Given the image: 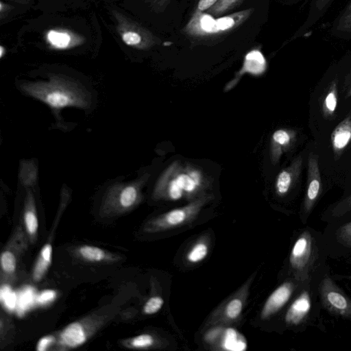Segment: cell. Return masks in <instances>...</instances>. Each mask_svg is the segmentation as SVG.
I'll return each mask as SVG.
<instances>
[{
  "instance_id": "obj_1",
  "label": "cell",
  "mask_w": 351,
  "mask_h": 351,
  "mask_svg": "<svg viewBox=\"0 0 351 351\" xmlns=\"http://www.w3.org/2000/svg\"><path fill=\"white\" fill-rule=\"evenodd\" d=\"M209 182L204 172L195 166L180 161L171 163L161 173L153 191L156 199L192 201L204 195Z\"/></svg>"
},
{
  "instance_id": "obj_2",
  "label": "cell",
  "mask_w": 351,
  "mask_h": 351,
  "mask_svg": "<svg viewBox=\"0 0 351 351\" xmlns=\"http://www.w3.org/2000/svg\"><path fill=\"white\" fill-rule=\"evenodd\" d=\"M21 90L54 110L65 107L88 108L90 95L80 84L60 75H50L47 81L25 82Z\"/></svg>"
},
{
  "instance_id": "obj_3",
  "label": "cell",
  "mask_w": 351,
  "mask_h": 351,
  "mask_svg": "<svg viewBox=\"0 0 351 351\" xmlns=\"http://www.w3.org/2000/svg\"><path fill=\"white\" fill-rule=\"evenodd\" d=\"M253 12L254 8H248L215 19L207 12L195 10L184 27L183 34L194 42L206 43L238 28Z\"/></svg>"
},
{
  "instance_id": "obj_4",
  "label": "cell",
  "mask_w": 351,
  "mask_h": 351,
  "mask_svg": "<svg viewBox=\"0 0 351 351\" xmlns=\"http://www.w3.org/2000/svg\"><path fill=\"white\" fill-rule=\"evenodd\" d=\"M150 175L145 173L139 179L128 183H116L108 187L101 203L105 214H120L137 206L142 199V189Z\"/></svg>"
},
{
  "instance_id": "obj_5",
  "label": "cell",
  "mask_w": 351,
  "mask_h": 351,
  "mask_svg": "<svg viewBox=\"0 0 351 351\" xmlns=\"http://www.w3.org/2000/svg\"><path fill=\"white\" fill-rule=\"evenodd\" d=\"M214 198L204 193L188 204L171 210L147 221L143 228L147 233H156L176 228L193 221L204 206Z\"/></svg>"
},
{
  "instance_id": "obj_6",
  "label": "cell",
  "mask_w": 351,
  "mask_h": 351,
  "mask_svg": "<svg viewBox=\"0 0 351 351\" xmlns=\"http://www.w3.org/2000/svg\"><path fill=\"white\" fill-rule=\"evenodd\" d=\"M317 258L316 241L309 230H304L295 240L289 255V265L295 280L300 282L309 280Z\"/></svg>"
},
{
  "instance_id": "obj_7",
  "label": "cell",
  "mask_w": 351,
  "mask_h": 351,
  "mask_svg": "<svg viewBox=\"0 0 351 351\" xmlns=\"http://www.w3.org/2000/svg\"><path fill=\"white\" fill-rule=\"evenodd\" d=\"M116 20V29L122 41L135 49L147 50L160 45L161 40L152 32L117 10L112 11Z\"/></svg>"
},
{
  "instance_id": "obj_8",
  "label": "cell",
  "mask_w": 351,
  "mask_h": 351,
  "mask_svg": "<svg viewBox=\"0 0 351 351\" xmlns=\"http://www.w3.org/2000/svg\"><path fill=\"white\" fill-rule=\"evenodd\" d=\"M319 295L323 306L330 313L351 319V298L346 295L328 276L319 285Z\"/></svg>"
},
{
  "instance_id": "obj_9",
  "label": "cell",
  "mask_w": 351,
  "mask_h": 351,
  "mask_svg": "<svg viewBox=\"0 0 351 351\" xmlns=\"http://www.w3.org/2000/svg\"><path fill=\"white\" fill-rule=\"evenodd\" d=\"M306 189L302 204V211L306 217L317 202L322 188L319 165V156L311 152L308 156Z\"/></svg>"
},
{
  "instance_id": "obj_10",
  "label": "cell",
  "mask_w": 351,
  "mask_h": 351,
  "mask_svg": "<svg viewBox=\"0 0 351 351\" xmlns=\"http://www.w3.org/2000/svg\"><path fill=\"white\" fill-rule=\"evenodd\" d=\"M313 295L306 287L294 299L286 311L285 322L289 326L305 324L313 311Z\"/></svg>"
},
{
  "instance_id": "obj_11",
  "label": "cell",
  "mask_w": 351,
  "mask_h": 351,
  "mask_svg": "<svg viewBox=\"0 0 351 351\" xmlns=\"http://www.w3.org/2000/svg\"><path fill=\"white\" fill-rule=\"evenodd\" d=\"M296 286L291 280L278 286L268 297L261 312L262 319H266L279 311L292 296Z\"/></svg>"
},
{
  "instance_id": "obj_12",
  "label": "cell",
  "mask_w": 351,
  "mask_h": 351,
  "mask_svg": "<svg viewBox=\"0 0 351 351\" xmlns=\"http://www.w3.org/2000/svg\"><path fill=\"white\" fill-rule=\"evenodd\" d=\"M250 286L249 280L223 305V308L219 310V313H215L212 323H229L237 319L243 311Z\"/></svg>"
},
{
  "instance_id": "obj_13",
  "label": "cell",
  "mask_w": 351,
  "mask_h": 351,
  "mask_svg": "<svg viewBox=\"0 0 351 351\" xmlns=\"http://www.w3.org/2000/svg\"><path fill=\"white\" fill-rule=\"evenodd\" d=\"M303 167V156L298 155L286 168L282 169L276 176L275 182L276 193L285 196L298 182Z\"/></svg>"
},
{
  "instance_id": "obj_14",
  "label": "cell",
  "mask_w": 351,
  "mask_h": 351,
  "mask_svg": "<svg viewBox=\"0 0 351 351\" xmlns=\"http://www.w3.org/2000/svg\"><path fill=\"white\" fill-rule=\"evenodd\" d=\"M267 69V62L263 54L258 51H252L247 53L245 58L243 66L235 74L234 77L228 82L223 88L224 92H229L240 82L245 73L258 76L265 73Z\"/></svg>"
},
{
  "instance_id": "obj_15",
  "label": "cell",
  "mask_w": 351,
  "mask_h": 351,
  "mask_svg": "<svg viewBox=\"0 0 351 351\" xmlns=\"http://www.w3.org/2000/svg\"><path fill=\"white\" fill-rule=\"evenodd\" d=\"M45 40L52 49L67 50L82 45L85 38L68 29L53 28L46 32Z\"/></svg>"
},
{
  "instance_id": "obj_16",
  "label": "cell",
  "mask_w": 351,
  "mask_h": 351,
  "mask_svg": "<svg viewBox=\"0 0 351 351\" xmlns=\"http://www.w3.org/2000/svg\"><path fill=\"white\" fill-rule=\"evenodd\" d=\"M89 332L82 322H75L63 328L58 336V349L69 350L84 343L88 337Z\"/></svg>"
},
{
  "instance_id": "obj_17",
  "label": "cell",
  "mask_w": 351,
  "mask_h": 351,
  "mask_svg": "<svg viewBox=\"0 0 351 351\" xmlns=\"http://www.w3.org/2000/svg\"><path fill=\"white\" fill-rule=\"evenodd\" d=\"M297 132L290 128H280L275 130L270 140L269 156L271 162L277 164L282 155L287 152L295 143Z\"/></svg>"
},
{
  "instance_id": "obj_18",
  "label": "cell",
  "mask_w": 351,
  "mask_h": 351,
  "mask_svg": "<svg viewBox=\"0 0 351 351\" xmlns=\"http://www.w3.org/2000/svg\"><path fill=\"white\" fill-rule=\"evenodd\" d=\"M334 159L337 160L351 143V113L333 130L330 136Z\"/></svg>"
},
{
  "instance_id": "obj_19",
  "label": "cell",
  "mask_w": 351,
  "mask_h": 351,
  "mask_svg": "<svg viewBox=\"0 0 351 351\" xmlns=\"http://www.w3.org/2000/svg\"><path fill=\"white\" fill-rule=\"evenodd\" d=\"M27 189L23 209V221L25 230L32 243L34 242L38 228V217L33 193L29 187Z\"/></svg>"
},
{
  "instance_id": "obj_20",
  "label": "cell",
  "mask_w": 351,
  "mask_h": 351,
  "mask_svg": "<svg viewBox=\"0 0 351 351\" xmlns=\"http://www.w3.org/2000/svg\"><path fill=\"white\" fill-rule=\"evenodd\" d=\"M338 101L337 80H332L322 97L321 109L326 119H332L335 117Z\"/></svg>"
},
{
  "instance_id": "obj_21",
  "label": "cell",
  "mask_w": 351,
  "mask_h": 351,
  "mask_svg": "<svg viewBox=\"0 0 351 351\" xmlns=\"http://www.w3.org/2000/svg\"><path fill=\"white\" fill-rule=\"evenodd\" d=\"M52 259V246L45 243L41 248L33 267L32 278L35 282L40 281L46 274Z\"/></svg>"
},
{
  "instance_id": "obj_22",
  "label": "cell",
  "mask_w": 351,
  "mask_h": 351,
  "mask_svg": "<svg viewBox=\"0 0 351 351\" xmlns=\"http://www.w3.org/2000/svg\"><path fill=\"white\" fill-rule=\"evenodd\" d=\"M20 180L25 188L33 186L37 178V167L32 161H23L20 168Z\"/></svg>"
},
{
  "instance_id": "obj_23",
  "label": "cell",
  "mask_w": 351,
  "mask_h": 351,
  "mask_svg": "<svg viewBox=\"0 0 351 351\" xmlns=\"http://www.w3.org/2000/svg\"><path fill=\"white\" fill-rule=\"evenodd\" d=\"M78 252L84 259L90 262H100L110 258L109 254L96 246L82 245Z\"/></svg>"
},
{
  "instance_id": "obj_24",
  "label": "cell",
  "mask_w": 351,
  "mask_h": 351,
  "mask_svg": "<svg viewBox=\"0 0 351 351\" xmlns=\"http://www.w3.org/2000/svg\"><path fill=\"white\" fill-rule=\"evenodd\" d=\"M244 0H218L213 6L208 9L207 13L212 16L224 14L240 5Z\"/></svg>"
},
{
  "instance_id": "obj_25",
  "label": "cell",
  "mask_w": 351,
  "mask_h": 351,
  "mask_svg": "<svg viewBox=\"0 0 351 351\" xmlns=\"http://www.w3.org/2000/svg\"><path fill=\"white\" fill-rule=\"evenodd\" d=\"M208 252V245L205 241L197 242L186 254V260L191 263H197L203 261Z\"/></svg>"
},
{
  "instance_id": "obj_26",
  "label": "cell",
  "mask_w": 351,
  "mask_h": 351,
  "mask_svg": "<svg viewBox=\"0 0 351 351\" xmlns=\"http://www.w3.org/2000/svg\"><path fill=\"white\" fill-rule=\"evenodd\" d=\"M155 343L154 337L149 334H141L125 341V346L136 348H148Z\"/></svg>"
},
{
  "instance_id": "obj_27",
  "label": "cell",
  "mask_w": 351,
  "mask_h": 351,
  "mask_svg": "<svg viewBox=\"0 0 351 351\" xmlns=\"http://www.w3.org/2000/svg\"><path fill=\"white\" fill-rule=\"evenodd\" d=\"M1 267L2 271L8 275L13 274L16 268V258L10 250H3L1 254Z\"/></svg>"
},
{
  "instance_id": "obj_28",
  "label": "cell",
  "mask_w": 351,
  "mask_h": 351,
  "mask_svg": "<svg viewBox=\"0 0 351 351\" xmlns=\"http://www.w3.org/2000/svg\"><path fill=\"white\" fill-rule=\"evenodd\" d=\"M164 300L158 295L150 298L143 306V313L147 315L156 313L162 306Z\"/></svg>"
},
{
  "instance_id": "obj_29",
  "label": "cell",
  "mask_w": 351,
  "mask_h": 351,
  "mask_svg": "<svg viewBox=\"0 0 351 351\" xmlns=\"http://www.w3.org/2000/svg\"><path fill=\"white\" fill-rule=\"evenodd\" d=\"M337 27L341 32H351V3L340 17Z\"/></svg>"
},
{
  "instance_id": "obj_30",
  "label": "cell",
  "mask_w": 351,
  "mask_h": 351,
  "mask_svg": "<svg viewBox=\"0 0 351 351\" xmlns=\"http://www.w3.org/2000/svg\"><path fill=\"white\" fill-rule=\"evenodd\" d=\"M351 210V194L340 201L332 209L334 217H341Z\"/></svg>"
},
{
  "instance_id": "obj_31",
  "label": "cell",
  "mask_w": 351,
  "mask_h": 351,
  "mask_svg": "<svg viewBox=\"0 0 351 351\" xmlns=\"http://www.w3.org/2000/svg\"><path fill=\"white\" fill-rule=\"evenodd\" d=\"M337 239L343 245L351 246V221L343 224L339 228Z\"/></svg>"
},
{
  "instance_id": "obj_32",
  "label": "cell",
  "mask_w": 351,
  "mask_h": 351,
  "mask_svg": "<svg viewBox=\"0 0 351 351\" xmlns=\"http://www.w3.org/2000/svg\"><path fill=\"white\" fill-rule=\"evenodd\" d=\"M56 297V292L54 290L47 289L40 293L37 297V302L40 305H45L53 302Z\"/></svg>"
},
{
  "instance_id": "obj_33",
  "label": "cell",
  "mask_w": 351,
  "mask_h": 351,
  "mask_svg": "<svg viewBox=\"0 0 351 351\" xmlns=\"http://www.w3.org/2000/svg\"><path fill=\"white\" fill-rule=\"evenodd\" d=\"M56 341V338L53 335H47L40 338L36 346V349L38 351H45L52 346Z\"/></svg>"
},
{
  "instance_id": "obj_34",
  "label": "cell",
  "mask_w": 351,
  "mask_h": 351,
  "mask_svg": "<svg viewBox=\"0 0 351 351\" xmlns=\"http://www.w3.org/2000/svg\"><path fill=\"white\" fill-rule=\"evenodd\" d=\"M171 0H147L153 10L162 12L168 7Z\"/></svg>"
},
{
  "instance_id": "obj_35",
  "label": "cell",
  "mask_w": 351,
  "mask_h": 351,
  "mask_svg": "<svg viewBox=\"0 0 351 351\" xmlns=\"http://www.w3.org/2000/svg\"><path fill=\"white\" fill-rule=\"evenodd\" d=\"M16 301V297L15 293L10 291L1 302L8 309L12 310L15 306Z\"/></svg>"
},
{
  "instance_id": "obj_36",
  "label": "cell",
  "mask_w": 351,
  "mask_h": 351,
  "mask_svg": "<svg viewBox=\"0 0 351 351\" xmlns=\"http://www.w3.org/2000/svg\"><path fill=\"white\" fill-rule=\"evenodd\" d=\"M218 0H199L195 10L204 12L213 6Z\"/></svg>"
},
{
  "instance_id": "obj_37",
  "label": "cell",
  "mask_w": 351,
  "mask_h": 351,
  "mask_svg": "<svg viewBox=\"0 0 351 351\" xmlns=\"http://www.w3.org/2000/svg\"><path fill=\"white\" fill-rule=\"evenodd\" d=\"M330 1V0H316L315 5L318 11H322L326 7Z\"/></svg>"
},
{
  "instance_id": "obj_38",
  "label": "cell",
  "mask_w": 351,
  "mask_h": 351,
  "mask_svg": "<svg viewBox=\"0 0 351 351\" xmlns=\"http://www.w3.org/2000/svg\"><path fill=\"white\" fill-rule=\"evenodd\" d=\"M11 9V7L4 3L2 1L0 3V12H1V18L2 19L4 15H5V13H7Z\"/></svg>"
},
{
  "instance_id": "obj_39",
  "label": "cell",
  "mask_w": 351,
  "mask_h": 351,
  "mask_svg": "<svg viewBox=\"0 0 351 351\" xmlns=\"http://www.w3.org/2000/svg\"><path fill=\"white\" fill-rule=\"evenodd\" d=\"M6 50L5 48L3 46H0V58H2L5 54Z\"/></svg>"
},
{
  "instance_id": "obj_40",
  "label": "cell",
  "mask_w": 351,
  "mask_h": 351,
  "mask_svg": "<svg viewBox=\"0 0 351 351\" xmlns=\"http://www.w3.org/2000/svg\"><path fill=\"white\" fill-rule=\"evenodd\" d=\"M350 97H351V84H350V87H349V88L348 90V92H347V93L346 95L345 98H348Z\"/></svg>"
},
{
  "instance_id": "obj_41",
  "label": "cell",
  "mask_w": 351,
  "mask_h": 351,
  "mask_svg": "<svg viewBox=\"0 0 351 351\" xmlns=\"http://www.w3.org/2000/svg\"><path fill=\"white\" fill-rule=\"evenodd\" d=\"M10 1H14L18 3H27L30 1L31 0H10Z\"/></svg>"
}]
</instances>
